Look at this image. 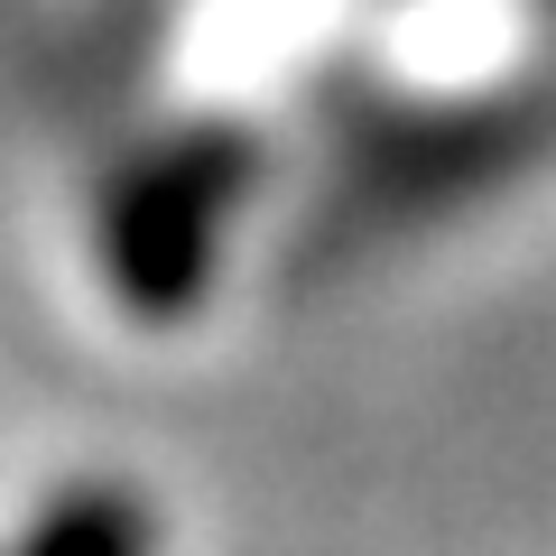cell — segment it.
I'll use <instances>...</instances> for the list:
<instances>
[{
    "label": "cell",
    "mask_w": 556,
    "mask_h": 556,
    "mask_svg": "<svg viewBox=\"0 0 556 556\" xmlns=\"http://www.w3.org/2000/svg\"><path fill=\"white\" fill-rule=\"evenodd\" d=\"M28 556H139V519L121 501H84V510H56V529H38Z\"/></svg>",
    "instance_id": "cell-1"
}]
</instances>
